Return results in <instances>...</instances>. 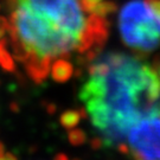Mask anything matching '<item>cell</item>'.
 Returning <instances> with one entry per match:
<instances>
[{"instance_id":"obj_10","label":"cell","mask_w":160,"mask_h":160,"mask_svg":"<svg viewBox=\"0 0 160 160\" xmlns=\"http://www.w3.org/2000/svg\"><path fill=\"white\" fill-rule=\"evenodd\" d=\"M68 140L72 146H81L87 141V134L83 129L75 128V129H69L68 132Z\"/></svg>"},{"instance_id":"obj_4","label":"cell","mask_w":160,"mask_h":160,"mask_svg":"<svg viewBox=\"0 0 160 160\" xmlns=\"http://www.w3.org/2000/svg\"><path fill=\"white\" fill-rule=\"evenodd\" d=\"M129 152L137 160H160V119L148 116L128 131Z\"/></svg>"},{"instance_id":"obj_7","label":"cell","mask_w":160,"mask_h":160,"mask_svg":"<svg viewBox=\"0 0 160 160\" xmlns=\"http://www.w3.org/2000/svg\"><path fill=\"white\" fill-rule=\"evenodd\" d=\"M7 44H8V39L6 37L0 39V68L5 70L6 72H11L12 74V72H16L17 67L14 63L13 56L6 48Z\"/></svg>"},{"instance_id":"obj_8","label":"cell","mask_w":160,"mask_h":160,"mask_svg":"<svg viewBox=\"0 0 160 160\" xmlns=\"http://www.w3.org/2000/svg\"><path fill=\"white\" fill-rule=\"evenodd\" d=\"M81 121V115L78 110H72V109H69L65 110L64 113H62L61 118H59V122L62 127H64L65 129H71L76 127Z\"/></svg>"},{"instance_id":"obj_20","label":"cell","mask_w":160,"mask_h":160,"mask_svg":"<svg viewBox=\"0 0 160 160\" xmlns=\"http://www.w3.org/2000/svg\"><path fill=\"white\" fill-rule=\"evenodd\" d=\"M72 160H81V159H78V158H75V159H72Z\"/></svg>"},{"instance_id":"obj_18","label":"cell","mask_w":160,"mask_h":160,"mask_svg":"<svg viewBox=\"0 0 160 160\" xmlns=\"http://www.w3.org/2000/svg\"><path fill=\"white\" fill-rule=\"evenodd\" d=\"M5 34H6V31L4 29H1V28H0V39H2V38L5 37Z\"/></svg>"},{"instance_id":"obj_19","label":"cell","mask_w":160,"mask_h":160,"mask_svg":"<svg viewBox=\"0 0 160 160\" xmlns=\"http://www.w3.org/2000/svg\"><path fill=\"white\" fill-rule=\"evenodd\" d=\"M4 155V145L0 142V157Z\"/></svg>"},{"instance_id":"obj_11","label":"cell","mask_w":160,"mask_h":160,"mask_svg":"<svg viewBox=\"0 0 160 160\" xmlns=\"http://www.w3.org/2000/svg\"><path fill=\"white\" fill-rule=\"evenodd\" d=\"M102 0H78L80 2L81 8L84 12H88V13H92V11L94 10V7L100 4Z\"/></svg>"},{"instance_id":"obj_2","label":"cell","mask_w":160,"mask_h":160,"mask_svg":"<svg viewBox=\"0 0 160 160\" xmlns=\"http://www.w3.org/2000/svg\"><path fill=\"white\" fill-rule=\"evenodd\" d=\"M5 1L11 11L7 33L17 61H52L77 50L86 29V18L77 0Z\"/></svg>"},{"instance_id":"obj_6","label":"cell","mask_w":160,"mask_h":160,"mask_svg":"<svg viewBox=\"0 0 160 160\" xmlns=\"http://www.w3.org/2000/svg\"><path fill=\"white\" fill-rule=\"evenodd\" d=\"M74 75V67L67 59H56L51 64V77L57 83L68 82Z\"/></svg>"},{"instance_id":"obj_17","label":"cell","mask_w":160,"mask_h":160,"mask_svg":"<svg viewBox=\"0 0 160 160\" xmlns=\"http://www.w3.org/2000/svg\"><path fill=\"white\" fill-rule=\"evenodd\" d=\"M53 160H69L68 155L64 154V153H58V154L55 155Z\"/></svg>"},{"instance_id":"obj_3","label":"cell","mask_w":160,"mask_h":160,"mask_svg":"<svg viewBox=\"0 0 160 160\" xmlns=\"http://www.w3.org/2000/svg\"><path fill=\"white\" fill-rule=\"evenodd\" d=\"M119 31L123 43L139 53L160 46V17L143 0H131L121 8Z\"/></svg>"},{"instance_id":"obj_5","label":"cell","mask_w":160,"mask_h":160,"mask_svg":"<svg viewBox=\"0 0 160 160\" xmlns=\"http://www.w3.org/2000/svg\"><path fill=\"white\" fill-rule=\"evenodd\" d=\"M51 59L48 58H29L24 62L26 74L34 83H43L48 75L50 74Z\"/></svg>"},{"instance_id":"obj_15","label":"cell","mask_w":160,"mask_h":160,"mask_svg":"<svg viewBox=\"0 0 160 160\" xmlns=\"http://www.w3.org/2000/svg\"><path fill=\"white\" fill-rule=\"evenodd\" d=\"M0 160H18L12 153H6L2 157H0Z\"/></svg>"},{"instance_id":"obj_1","label":"cell","mask_w":160,"mask_h":160,"mask_svg":"<svg viewBox=\"0 0 160 160\" xmlns=\"http://www.w3.org/2000/svg\"><path fill=\"white\" fill-rule=\"evenodd\" d=\"M78 97L104 146L115 147L137 122L160 116V77L138 58L108 52L88 67Z\"/></svg>"},{"instance_id":"obj_14","label":"cell","mask_w":160,"mask_h":160,"mask_svg":"<svg viewBox=\"0 0 160 160\" xmlns=\"http://www.w3.org/2000/svg\"><path fill=\"white\" fill-rule=\"evenodd\" d=\"M116 148H118V151H119L120 153H122V154H128V153H129V147H128L125 142L118 143V145H116Z\"/></svg>"},{"instance_id":"obj_13","label":"cell","mask_w":160,"mask_h":160,"mask_svg":"<svg viewBox=\"0 0 160 160\" xmlns=\"http://www.w3.org/2000/svg\"><path fill=\"white\" fill-rule=\"evenodd\" d=\"M145 1L158 13V16L160 17V0H145Z\"/></svg>"},{"instance_id":"obj_12","label":"cell","mask_w":160,"mask_h":160,"mask_svg":"<svg viewBox=\"0 0 160 160\" xmlns=\"http://www.w3.org/2000/svg\"><path fill=\"white\" fill-rule=\"evenodd\" d=\"M90 146H92V148L94 151H97V149L101 148L102 146H104V143H103V140L101 138H94L90 141Z\"/></svg>"},{"instance_id":"obj_16","label":"cell","mask_w":160,"mask_h":160,"mask_svg":"<svg viewBox=\"0 0 160 160\" xmlns=\"http://www.w3.org/2000/svg\"><path fill=\"white\" fill-rule=\"evenodd\" d=\"M46 110H48L49 114H53V113L56 112V106H55L53 103H49L48 107H46Z\"/></svg>"},{"instance_id":"obj_9","label":"cell","mask_w":160,"mask_h":160,"mask_svg":"<svg viewBox=\"0 0 160 160\" xmlns=\"http://www.w3.org/2000/svg\"><path fill=\"white\" fill-rule=\"evenodd\" d=\"M118 10V5L115 4L114 1H101L100 4H97L94 10L92 11V14H96L100 17L106 18L109 14H113Z\"/></svg>"}]
</instances>
